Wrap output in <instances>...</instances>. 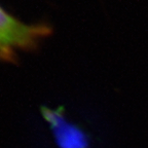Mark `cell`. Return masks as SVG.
Masks as SVG:
<instances>
[{
	"mask_svg": "<svg viewBox=\"0 0 148 148\" xmlns=\"http://www.w3.org/2000/svg\"><path fill=\"white\" fill-rule=\"evenodd\" d=\"M51 32L49 26L24 24L0 6V60L16 63L18 51L34 49Z\"/></svg>",
	"mask_w": 148,
	"mask_h": 148,
	"instance_id": "obj_1",
	"label": "cell"
},
{
	"mask_svg": "<svg viewBox=\"0 0 148 148\" xmlns=\"http://www.w3.org/2000/svg\"><path fill=\"white\" fill-rule=\"evenodd\" d=\"M44 119L49 123L55 140L60 148H88V138L78 125L68 121L64 109L41 108Z\"/></svg>",
	"mask_w": 148,
	"mask_h": 148,
	"instance_id": "obj_2",
	"label": "cell"
}]
</instances>
